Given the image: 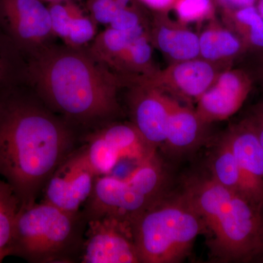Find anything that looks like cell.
<instances>
[{"label": "cell", "mask_w": 263, "mask_h": 263, "mask_svg": "<svg viewBox=\"0 0 263 263\" xmlns=\"http://www.w3.org/2000/svg\"><path fill=\"white\" fill-rule=\"evenodd\" d=\"M83 139L22 78L0 83V177L14 190L20 209L37 202Z\"/></svg>", "instance_id": "obj_1"}, {"label": "cell", "mask_w": 263, "mask_h": 263, "mask_svg": "<svg viewBox=\"0 0 263 263\" xmlns=\"http://www.w3.org/2000/svg\"><path fill=\"white\" fill-rule=\"evenodd\" d=\"M20 76L84 138L121 113L119 95L125 84L87 48L52 43L23 61Z\"/></svg>", "instance_id": "obj_2"}, {"label": "cell", "mask_w": 263, "mask_h": 263, "mask_svg": "<svg viewBox=\"0 0 263 263\" xmlns=\"http://www.w3.org/2000/svg\"><path fill=\"white\" fill-rule=\"evenodd\" d=\"M183 195L211 233V252L221 262L250 260L261 253L260 209L212 177H193Z\"/></svg>", "instance_id": "obj_3"}, {"label": "cell", "mask_w": 263, "mask_h": 263, "mask_svg": "<svg viewBox=\"0 0 263 263\" xmlns=\"http://www.w3.org/2000/svg\"><path fill=\"white\" fill-rule=\"evenodd\" d=\"M88 216L43 201L19 210L10 256L31 263L79 262Z\"/></svg>", "instance_id": "obj_4"}, {"label": "cell", "mask_w": 263, "mask_h": 263, "mask_svg": "<svg viewBox=\"0 0 263 263\" xmlns=\"http://www.w3.org/2000/svg\"><path fill=\"white\" fill-rule=\"evenodd\" d=\"M141 263H176L191 252L203 223L183 193L156 200L131 221Z\"/></svg>", "instance_id": "obj_5"}, {"label": "cell", "mask_w": 263, "mask_h": 263, "mask_svg": "<svg viewBox=\"0 0 263 263\" xmlns=\"http://www.w3.org/2000/svg\"><path fill=\"white\" fill-rule=\"evenodd\" d=\"M161 197L160 176L148 164H137L126 177L98 176L84 211L88 219L109 215L131 221Z\"/></svg>", "instance_id": "obj_6"}, {"label": "cell", "mask_w": 263, "mask_h": 263, "mask_svg": "<svg viewBox=\"0 0 263 263\" xmlns=\"http://www.w3.org/2000/svg\"><path fill=\"white\" fill-rule=\"evenodd\" d=\"M149 27L150 24L125 31L105 28L98 32L88 50L127 85L157 69L154 65Z\"/></svg>", "instance_id": "obj_7"}, {"label": "cell", "mask_w": 263, "mask_h": 263, "mask_svg": "<svg viewBox=\"0 0 263 263\" xmlns=\"http://www.w3.org/2000/svg\"><path fill=\"white\" fill-rule=\"evenodd\" d=\"M79 150L98 176L110 174L121 160L137 164L157 154L131 122L115 121L86 135Z\"/></svg>", "instance_id": "obj_8"}, {"label": "cell", "mask_w": 263, "mask_h": 263, "mask_svg": "<svg viewBox=\"0 0 263 263\" xmlns=\"http://www.w3.org/2000/svg\"><path fill=\"white\" fill-rule=\"evenodd\" d=\"M0 34L22 61L58 41L41 0H0Z\"/></svg>", "instance_id": "obj_9"}, {"label": "cell", "mask_w": 263, "mask_h": 263, "mask_svg": "<svg viewBox=\"0 0 263 263\" xmlns=\"http://www.w3.org/2000/svg\"><path fill=\"white\" fill-rule=\"evenodd\" d=\"M81 263H141L130 221L104 215L88 221Z\"/></svg>", "instance_id": "obj_10"}, {"label": "cell", "mask_w": 263, "mask_h": 263, "mask_svg": "<svg viewBox=\"0 0 263 263\" xmlns=\"http://www.w3.org/2000/svg\"><path fill=\"white\" fill-rule=\"evenodd\" d=\"M224 67L198 57L171 63L165 68H157L136 81L146 83L176 100L197 102L221 71L226 70Z\"/></svg>", "instance_id": "obj_11"}, {"label": "cell", "mask_w": 263, "mask_h": 263, "mask_svg": "<svg viewBox=\"0 0 263 263\" xmlns=\"http://www.w3.org/2000/svg\"><path fill=\"white\" fill-rule=\"evenodd\" d=\"M97 178L79 148L45 185L43 201L66 212H82L94 191Z\"/></svg>", "instance_id": "obj_12"}, {"label": "cell", "mask_w": 263, "mask_h": 263, "mask_svg": "<svg viewBox=\"0 0 263 263\" xmlns=\"http://www.w3.org/2000/svg\"><path fill=\"white\" fill-rule=\"evenodd\" d=\"M125 88L129 89L132 124L154 149L162 148L176 99L141 81L129 83Z\"/></svg>", "instance_id": "obj_13"}, {"label": "cell", "mask_w": 263, "mask_h": 263, "mask_svg": "<svg viewBox=\"0 0 263 263\" xmlns=\"http://www.w3.org/2000/svg\"><path fill=\"white\" fill-rule=\"evenodd\" d=\"M249 90L248 79L237 70H224L197 101V114L209 124L224 121L240 108Z\"/></svg>", "instance_id": "obj_14"}, {"label": "cell", "mask_w": 263, "mask_h": 263, "mask_svg": "<svg viewBox=\"0 0 263 263\" xmlns=\"http://www.w3.org/2000/svg\"><path fill=\"white\" fill-rule=\"evenodd\" d=\"M239 165L247 195L260 209L263 202V147L258 137L246 121L226 134Z\"/></svg>", "instance_id": "obj_15"}, {"label": "cell", "mask_w": 263, "mask_h": 263, "mask_svg": "<svg viewBox=\"0 0 263 263\" xmlns=\"http://www.w3.org/2000/svg\"><path fill=\"white\" fill-rule=\"evenodd\" d=\"M150 35L152 45L171 63L200 57L199 34L189 29L186 24L160 17L151 24Z\"/></svg>", "instance_id": "obj_16"}, {"label": "cell", "mask_w": 263, "mask_h": 263, "mask_svg": "<svg viewBox=\"0 0 263 263\" xmlns=\"http://www.w3.org/2000/svg\"><path fill=\"white\" fill-rule=\"evenodd\" d=\"M48 8L53 34L66 46L87 48L98 34V24L75 5L54 2Z\"/></svg>", "instance_id": "obj_17"}, {"label": "cell", "mask_w": 263, "mask_h": 263, "mask_svg": "<svg viewBox=\"0 0 263 263\" xmlns=\"http://www.w3.org/2000/svg\"><path fill=\"white\" fill-rule=\"evenodd\" d=\"M206 125L195 109L183 106L176 100L170 116L162 148L174 155L192 152L202 143Z\"/></svg>", "instance_id": "obj_18"}, {"label": "cell", "mask_w": 263, "mask_h": 263, "mask_svg": "<svg viewBox=\"0 0 263 263\" xmlns=\"http://www.w3.org/2000/svg\"><path fill=\"white\" fill-rule=\"evenodd\" d=\"M90 16L98 26L116 30H129L146 25L132 0H89Z\"/></svg>", "instance_id": "obj_19"}, {"label": "cell", "mask_w": 263, "mask_h": 263, "mask_svg": "<svg viewBox=\"0 0 263 263\" xmlns=\"http://www.w3.org/2000/svg\"><path fill=\"white\" fill-rule=\"evenodd\" d=\"M199 46L200 58L224 66L241 51L242 43L229 28L212 22L199 34Z\"/></svg>", "instance_id": "obj_20"}, {"label": "cell", "mask_w": 263, "mask_h": 263, "mask_svg": "<svg viewBox=\"0 0 263 263\" xmlns=\"http://www.w3.org/2000/svg\"><path fill=\"white\" fill-rule=\"evenodd\" d=\"M211 177L221 186L250 200L239 165L226 135L219 141L211 159Z\"/></svg>", "instance_id": "obj_21"}, {"label": "cell", "mask_w": 263, "mask_h": 263, "mask_svg": "<svg viewBox=\"0 0 263 263\" xmlns=\"http://www.w3.org/2000/svg\"><path fill=\"white\" fill-rule=\"evenodd\" d=\"M20 208L14 190L0 177V262L10 256L15 219Z\"/></svg>", "instance_id": "obj_22"}, {"label": "cell", "mask_w": 263, "mask_h": 263, "mask_svg": "<svg viewBox=\"0 0 263 263\" xmlns=\"http://www.w3.org/2000/svg\"><path fill=\"white\" fill-rule=\"evenodd\" d=\"M226 25L232 32L239 33L246 41L254 47L263 48V19L254 6L226 13Z\"/></svg>", "instance_id": "obj_23"}, {"label": "cell", "mask_w": 263, "mask_h": 263, "mask_svg": "<svg viewBox=\"0 0 263 263\" xmlns=\"http://www.w3.org/2000/svg\"><path fill=\"white\" fill-rule=\"evenodd\" d=\"M175 10L179 22L186 25L212 19L214 13L212 0H177Z\"/></svg>", "instance_id": "obj_24"}, {"label": "cell", "mask_w": 263, "mask_h": 263, "mask_svg": "<svg viewBox=\"0 0 263 263\" xmlns=\"http://www.w3.org/2000/svg\"><path fill=\"white\" fill-rule=\"evenodd\" d=\"M22 60L7 44L0 34V83L15 76L20 69Z\"/></svg>", "instance_id": "obj_25"}, {"label": "cell", "mask_w": 263, "mask_h": 263, "mask_svg": "<svg viewBox=\"0 0 263 263\" xmlns=\"http://www.w3.org/2000/svg\"><path fill=\"white\" fill-rule=\"evenodd\" d=\"M255 1L256 0H219V3L228 10H238L253 6Z\"/></svg>", "instance_id": "obj_26"}, {"label": "cell", "mask_w": 263, "mask_h": 263, "mask_svg": "<svg viewBox=\"0 0 263 263\" xmlns=\"http://www.w3.org/2000/svg\"><path fill=\"white\" fill-rule=\"evenodd\" d=\"M146 6L152 9L163 10L168 8L175 2V0H140Z\"/></svg>", "instance_id": "obj_27"}, {"label": "cell", "mask_w": 263, "mask_h": 263, "mask_svg": "<svg viewBox=\"0 0 263 263\" xmlns=\"http://www.w3.org/2000/svg\"><path fill=\"white\" fill-rule=\"evenodd\" d=\"M251 125L253 128L254 132L258 137L259 141L263 147V117L259 114H257V117L252 120H249Z\"/></svg>", "instance_id": "obj_28"}, {"label": "cell", "mask_w": 263, "mask_h": 263, "mask_svg": "<svg viewBox=\"0 0 263 263\" xmlns=\"http://www.w3.org/2000/svg\"><path fill=\"white\" fill-rule=\"evenodd\" d=\"M260 243H261V253L263 254V202L260 207Z\"/></svg>", "instance_id": "obj_29"}, {"label": "cell", "mask_w": 263, "mask_h": 263, "mask_svg": "<svg viewBox=\"0 0 263 263\" xmlns=\"http://www.w3.org/2000/svg\"><path fill=\"white\" fill-rule=\"evenodd\" d=\"M257 9L263 19V0H259Z\"/></svg>", "instance_id": "obj_30"}, {"label": "cell", "mask_w": 263, "mask_h": 263, "mask_svg": "<svg viewBox=\"0 0 263 263\" xmlns=\"http://www.w3.org/2000/svg\"><path fill=\"white\" fill-rule=\"evenodd\" d=\"M258 114H260V115H262L263 117V108L261 109L260 111H259Z\"/></svg>", "instance_id": "obj_31"}]
</instances>
